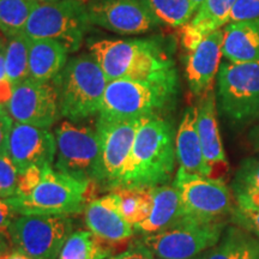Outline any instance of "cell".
Segmentation results:
<instances>
[{
    "instance_id": "obj_1",
    "label": "cell",
    "mask_w": 259,
    "mask_h": 259,
    "mask_svg": "<svg viewBox=\"0 0 259 259\" xmlns=\"http://www.w3.org/2000/svg\"><path fill=\"white\" fill-rule=\"evenodd\" d=\"M176 160L173 125L160 115L144 118L136 135L120 187L166 185L173 176Z\"/></svg>"
},
{
    "instance_id": "obj_2",
    "label": "cell",
    "mask_w": 259,
    "mask_h": 259,
    "mask_svg": "<svg viewBox=\"0 0 259 259\" xmlns=\"http://www.w3.org/2000/svg\"><path fill=\"white\" fill-rule=\"evenodd\" d=\"M109 82L116 79L162 78L177 74L169 57L153 41L97 40L89 44Z\"/></svg>"
},
{
    "instance_id": "obj_3",
    "label": "cell",
    "mask_w": 259,
    "mask_h": 259,
    "mask_svg": "<svg viewBox=\"0 0 259 259\" xmlns=\"http://www.w3.org/2000/svg\"><path fill=\"white\" fill-rule=\"evenodd\" d=\"M178 94V76L148 79H116L107 85L99 118L127 120L158 114Z\"/></svg>"
},
{
    "instance_id": "obj_4",
    "label": "cell",
    "mask_w": 259,
    "mask_h": 259,
    "mask_svg": "<svg viewBox=\"0 0 259 259\" xmlns=\"http://www.w3.org/2000/svg\"><path fill=\"white\" fill-rule=\"evenodd\" d=\"M90 186L47 166L42 168L40 179L31 189L6 200L17 215L70 216L87 208Z\"/></svg>"
},
{
    "instance_id": "obj_5",
    "label": "cell",
    "mask_w": 259,
    "mask_h": 259,
    "mask_svg": "<svg viewBox=\"0 0 259 259\" xmlns=\"http://www.w3.org/2000/svg\"><path fill=\"white\" fill-rule=\"evenodd\" d=\"M53 83L59 94L61 116L80 122L99 114L109 80L89 53L67 61Z\"/></svg>"
},
{
    "instance_id": "obj_6",
    "label": "cell",
    "mask_w": 259,
    "mask_h": 259,
    "mask_svg": "<svg viewBox=\"0 0 259 259\" xmlns=\"http://www.w3.org/2000/svg\"><path fill=\"white\" fill-rule=\"evenodd\" d=\"M54 168L60 173L92 185L103 186L101 153L96 127L70 120L61 121L56 131Z\"/></svg>"
},
{
    "instance_id": "obj_7",
    "label": "cell",
    "mask_w": 259,
    "mask_h": 259,
    "mask_svg": "<svg viewBox=\"0 0 259 259\" xmlns=\"http://www.w3.org/2000/svg\"><path fill=\"white\" fill-rule=\"evenodd\" d=\"M87 2L60 0L35 6L23 34L30 40L47 38L60 42L70 53L79 50L90 29Z\"/></svg>"
},
{
    "instance_id": "obj_8",
    "label": "cell",
    "mask_w": 259,
    "mask_h": 259,
    "mask_svg": "<svg viewBox=\"0 0 259 259\" xmlns=\"http://www.w3.org/2000/svg\"><path fill=\"white\" fill-rule=\"evenodd\" d=\"M220 107L229 120L247 124L259 115V61H226L218 73Z\"/></svg>"
},
{
    "instance_id": "obj_9",
    "label": "cell",
    "mask_w": 259,
    "mask_h": 259,
    "mask_svg": "<svg viewBox=\"0 0 259 259\" xmlns=\"http://www.w3.org/2000/svg\"><path fill=\"white\" fill-rule=\"evenodd\" d=\"M71 234L72 222L69 216L19 215L8 229L16 251L32 259H58Z\"/></svg>"
},
{
    "instance_id": "obj_10",
    "label": "cell",
    "mask_w": 259,
    "mask_h": 259,
    "mask_svg": "<svg viewBox=\"0 0 259 259\" xmlns=\"http://www.w3.org/2000/svg\"><path fill=\"white\" fill-rule=\"evenodd\" d=\"M225 226L184 218L166 231L144 235L143 244L157 259H194L219 244Z\"/></svg>"
},
{
    "instance_id": "obj_11",
    "label": "cell",
    "mask_w": 259,
    "mask_h": 259,
    "mask_svg": "<svg viewBox=\"0 0 259 259\" xmlns=\"http://www.w3.org/2000/svg\"><path fill=\"white\" fill-rule=\"evenodd\" d=\"M173 186L179 192L184 216L204 222H225L233 211L231 190L222 179L179 169Z\"/></svg>"
},
{
    "instance_id": "obj_12",
    "label": "cell",
    "mask_w": 259,
    "mask_h": 259,
    "mask_svg": "<svg viewBox=\"0 0 259 259\" xmlns=\"http://www.w3.org/2000/svg\"><path fill=\"white\" fill-rule=\"evenodd\" d=\"M5 109L14 122L50 130L61 115L56 84L27 78L12 90Z\"/></svg>"
},
{
    "instance_id": "obj_13",
    "label": "cell",
    "mask_w": 259,
    "mask_h": 259,
    "mask_svg": "<svg viewBox=\"0 0 259 259\" xmlns=\"http://www.w3.org/2000/svg\"><path fill=\"white\" fill-rule=\"evenodd\" d=\"M143 119L103 120L97 118L95 127L100 142L103 186L107 189L113 191L120 187L136 135Z\"/></svg>"
},
{
    "instance_id": "obj_14",
    "label": "cell",
    "mask_w": 259,
    "mask_h": 259,
    "mask_svg": "<svg viewBox=\"0 0 259 259\" xmlns=\"http://www.w3.org/2000/svg\"><path fill=\"white\" fill-rule=\"evenodd\" d=\"M90 23L120 35L144 34L161 22L143 0H88Z\"/></svg>"
},
{
    "instance_id": "obj_15",
    "label": "cell",
    "mask_w": 259,
    "mask_h": 259,
    "mask_svg": "<svg viewBox=\"0 0 259 259\" xmlns=\"http://www.w3.org/2000/svg\"><path fill=\"white\" fill-rule=\"evenodd\" d=\"M56 153V136L50 130L14 122L8 155L18 168L19 174L31 167L52 166Z\"/></svg>"
},
{
    "instance_id": "obj_16",
    "label": "cell",
    "mask_w": 259,
    "mask_h": 259,
    "mask_svg": "<svg viewBox=\"0 0 259 259\" xmlns=\"http://www.w3.org/2000/svg\"><path fill=\"white\" fill-rule=\"evenodd\" d=\"M223 30L204 37L186 57V79L194 95L200 96L212 88L221 66Z\"/></svg>"
},
{
    "instance_id": "obj_17",
    "label": "cell",
    "mask_w": 259,
    "mask_h": 259,
    "mask_svg": "<svg viewBox=\"0 0 259 259\" xmlns=\"http://www.w3.org/2000/svg\"><path fill=\"white\" fill-rule=\"evenodd\" d=\"M85 223L93 234L109 244L127 240L136 233L134 226L122 215L114 191L90 200L85 208Z\"/></svg>"
},
{
    "instance_id": "obj_18",
    "label": "cell",
    "mask_w": 259,
    "mask_h": 259,
    "mask_svg": "<svg viewBox=\"0 0 259 259\" xmlns=\"http://www.w3.org/2000/svg\"><path fill=\"white\" fill-rule=\"evenodd\" d=\"M197 130L204 158L211 169V178H213L216 170H221L222 167L228 166L216 116V95L213 88L200 95L197 107Z\"/></svg>"
},
{
    "instance_id": "obj_19",
    "label": "cell",
    "mask_w": 259,
    "mask_h": 259,
    "mask_svg": "<svg viewBox=\"0 0 259 259\" xmlns=\"http://www.w3.org/2000/svg\"><path fill=\"white\" fill-rule=\"evenodd\" d=\"M176 154L179 169L190 174L212 177L211 169L204 158L197 130V107L190 106L184 111L176 134Z\"/></svg>"
},
{
    "instance_id": "obj_20",
    "label": "cell",
    "mask_w": 259,
    "mask_h": 259,
    "mask_svg": "<svg viewBox=\"0 0 259 259\" xmlns=\"http://www.w3.org/2000/svg\"><path fill=\"white\" fill-rule=\"evenodd\" d=\"M236 0H204L189 23L181 27V41L192 51L204 37L229 23V16Z\"/></svg>"
},
{
    "instance_id": "obj_21",
    "label": "cell",
    "mask_w": 259,
    "mask_h": 259,
    "mask_svg": "<svg viewBox=\"0 0 259 259\" xmlns=\"http://www.w3.org/2000/svg\"><path fill=\"white\" fill-rule=\"evenodd\" d=\"M153 209L149 216L134 227L135 232L144 235L166 231L185 218L179 192L173 185L153 187Z\"/></svg>"
},
{
    "instance_id": "obj_22",
    "label": "cell",
    "mask_w": 259,
    "mask_h": 259,
    "mask_svg": "<svg viewBox=\"0 0 259 259\" xmlns=\"http://www.w3.org/2000/svg\"><path fill=\"white\" fill-rule=\"evenodd\" d=\"M222 30V54L227 61H259V18L233 22L227 24Z\"/></svg>"
},
{
    "instance_id": "obj_23",
    "label": "cell",
    "mask_w": 259,
    "mask_h": 259,
    "mask_svg": "<svg viewBox=\"0 0 259 259\" xmlns=\"http://www.w3.org/2000/svg\"><path fill=\"white\" fill-rule=\"evenodd\" d=\"M69 53L67 48L58 41L47 38L30 40L29 78L38 82H53L67 64Z\"/></svg>"
},
{
    "instance_id": "obj_24",
    "label": "cell",
    "mask_w": 259,
    "mask_h": 259,
    "mask_svg": "<svg viewBox=\"0 0 259 259\" xmlns=\"http://www.w3.org/2000/svg\"><path fill=\"white\" fill-rule=\"evenodd\" d=\"M194 259H259V239L233 227L218 246Z\"/></svg>"
},
{
    "instance_id": "obj_25",
    "label": "cell",
    "mask_w": 259,
    "mask_h": 259,
    "mask_svg": "<svg viewBox=\"0 0 259 259\" xmlns=\"http://www.w3.org/2000/svg\"><path fill=\"white\" fill-rule=\"evenodd\" d=\"M235 208L245 211H259V160H245L232 181Z\"/></svg>"
},
{
    "instance_id": "obj_26",
    "label": "cell",
    "mask_w": 259,
    "mask_h": 259,
    "mask_svg": "<svg viewBox=\"0 0 259 259\" xmlns=\"http://www.w3.org/2000/svg\"><path fill=\"white\" fill-rule=\"evenodd\" d=\"M114 247L97 238L92 232H74L61 248L58 259H106L111 257Z\"/></svg>"
},
{
    "instance_id": "obj_27",
    "label": "cell",
    "mask_w": 259,
    "mask_h": 259,
    "mask_svg": "<svg viewBox=\"0 0 259 259\" xmlns=\"http://www.w3.org/2000/svg\"><path fill=\"white\" fill-rule=\"evenodd\" d=\"M119 197V206L132 226L143 222L153 209V187H120L113 190Z\"/></svg>"
},
{
    "instance_id": "obj_28",
    "label": "cell",
    "mask_w": 259,
    "mask_h": 259,
    "mask_svg": "<svg viewBox=\"0 0 259 259\" xmlns=\"http://www.w3.org/2000/svg\"><path fill=\"white\" fill-rule=\"evenodd\" d=\"M30 40L24 34L9 37L5 45L6 77L16 87L29 78Z\"/></svg>"
},
{
    "instance_id": "obj_29",
    "label": "cell",
    "mask_w": 259,
    "mask_h": 259,
    "mask_svg": "<svg viewBox=\"0 0 259 259\" xmlns=\"http://www.w3.org/2000/svg\"><path fill=\"white\" fill-rule=\"evenodd\" d=\"M36 5L35 0H0V31L8 38L23 34Z\"/></svg>"
},
{
    "instance_id": "obj_30",
    "label": "cell",
    "mask_w": 259,
    "mask_h": 259,
    "mask_svg": "<svg viewBox=\"0 0 259 259\" xmlns=\"http://www.w3.org/2000/svg\"><path fill=\"white\" fill-rule=\"evenodd\" d=\"M161 23L184 27L193 17L196 9L191 0H143Z\"/></svg>"
},
{
    "instance_id": "obj_31",
    "label": "cell",
    "mask_w": 259,
    "mask_h": 259,
    "mask_svg": "<svg viewBox=\"0 0 259 259\" xmlns=\"http://www.w3.org/2000/svg\"><path fill=\"white\" fill-rule=\"evenodd\" d=\"M19 170L9 155L0 156V198L16 196L19 184Z\"/></svg>"
},
{
    "instance_id": "obj_32",
    "label": "cell",
    "mask_w": 259,
    "mask_h": 259,
    "mask_svg": "<svg viewBox=\"0 0 259 259\" xmlns=\"http://www.w3.org/2000/svg\"><path fill=\"white\" fill-rule=\"evenodd\" d=\"M257 18H259V0H236L229 16V23Z\"/></svg>"
},
{
    "instance_id": "obj_33",
    "label": "cell",
    "mask_w": 259,
    "mask_h": 259,
    "mask_svg": "<svg viewBox=\"0 0 259 259\" xmlns=\"http://www.w3.org/2000/svg\"><path fill=\"white\" fill-rule=\"evenodd\" d=\"M232 221L247 232L253 233L259 239V211H245L233 208Z\"/></svg>"
},
{
    "instance_id": "obj_34",
    "label": "cell",
    "mask_w": 259,
    "mask_h": 259,
    "mask_svg": "<svg viewBox=\"0 0 259 259\" xmlns=\"http://www.w3.org/2000/svg\"><path fill=\"white\" fill-rule=\"evenodd\" d=\"M14 120L5 108L0 107V156L8 155L9 139L11 134Z\"/></svg>"
},
{
    "instance_id": "obj_35",
    "label": "cell",
    "mask_w": 259,
    "mask_h": 259,
    "mask_svg": "<svg viewBox=\"0 0 259 259\" xmlns=\"http://www.w3.org/2000/svg\"><path fill=\"white\" fill-rule=\"evenodd\" d=\"M106 259H157L156 255H155L153 252H151L149 248L143 245L136 246L134 248H130L127 251L121 252V253L111 255V257Z\"/></svg>"
},
{
    "instance_id": "obj_36",
    "label": "cell",
    "mask_w": 259,
    "mask_h": 259,
    "mask_svg": "<svg viewBox=\"0 0 259 259\" xmlns=\"http://www.w3.org/2000/svg\"><path fill=\"white\" fill-rule=\"evenodd\" d=\"M16 215L17 213L10 206L8 200L0 198V232L4 233V234L8 233L9 227L15 220Z\"/></svg>"
},
{
    "instance_id": "obj_37",
    "label": "cell",
    "mask_w": 259,
    "mask_h": 259,
    "mask_svg": "<svg viewBox=\"0 0 259 259\" xmlns=\"http://www.w3.org/2000/svg\"><path fill=\"white\" fill-rule=\"evenodd\" d=\"M5 45L0 41V83L8 80L6 77V65H5Z\"/></svg>"
},
{
    "instance_id": "obj_38",
    "label": "cell",
    "mask_w": 259,
    "mask_h": 259,
    "mask_svg": "<svg viewBox=\"0 0 259 259\" xmlns=\"http://www.w3.org/2000/svg\"><path fill=\"white\" fill-rule=\"evenodd\" d=\"M9 248H10V245L8 240H6V235L4 233L0 232V254L10 253Z\"/></svg>"
},
{
    "instance_id": "obj_39",
    "label": "cell",
    "mask_w": 259,
    "mask_h": 259,
    "mask_svg": "<svg viewBox=\"0 0 259 259\" xmlns=\"http://www.w3.org/2000/svg\"><path fill=\"white\" fill-rule=\"evenodd\" d=\"M250 137H251V142H252V144H253L254 149L257 151H259V125L255 126V127L252 130Z\"/></svg>"
},
{
    "instance_id": "obj_40",
    "label": "cell",
    "mask_w": 259,
    "mask_h": 259,
    "mask_svg": "<svg viewBox=\"0 0 259 259\" xmlns=\"http://www.w3.org/2000/svg\"><path fill=\"white\" fill-rule=\"evenodd\" d=\"M8 259H32L31 257H29V255L22 253V252L19 251H15L12 252V253L9 254Z\"/></svg>"
},
{
    "instance_id": "obj_41",
    "label": "cell",
    "mask_w": 259,
    "mask_h": 259,
    "mask_svg": "<svg viewBox=\"0 0 259 259\" xmlns=\"http://www.w3.org/2000/svg\"><path fill=\"white\" fill-rule=\"evenodd\" d=\"M203 2H204V0H191V3H192V5L194 6V9H196V11H197V9L199 8L200 4H202Z\"/></svg>"
},
{
    "instance_id": "obj_42",
    "label": "cell",
    "mask_w": 259,
    "mask_h": 259,
    "mask_svg": "<svg viewBox=\"0 0 259 259\" xmlns=\"http://www.w3.org/2000/svg\"><path fill=\"white\" fill-rule=\"evenodd\" d=\"M35 2L38 3V4H42V3H54V2H60V0H35Z\"/></svg>"
},
{
    "instance_id": "obj_43",
    "label": "cell",
    "mask_w": 259,
    "mask_h": 259,
    "mask_svg": "<svg viewBox=\"0 0 259 259\" xmlns=\"http://www.w3.org/2000/svg\"><path fill=\"white\" fill-rule=\"evenodd\" d=\"M10 253H4V254H0V259H8Z\"/></svg>"
}]
</instances>
